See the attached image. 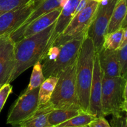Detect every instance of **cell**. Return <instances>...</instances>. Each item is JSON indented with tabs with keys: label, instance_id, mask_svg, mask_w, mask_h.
I'll return each instance as SVG.
<instances>
[{
	"label": "cell",
	"instance_id": "1",
	"mask_svg": "<svg viewBox=\"0 0 127 127\" xmlns=\"http://www.w3.org/2000/svg\"><path fill=\"white\" fill-rule=\"evenodd\" d=\"M55 22L42 32L25 37L15 43L14 66L9 83L15 80L30 67L41 62L51 47Z\"/></svg>",
	"mask_w": 127,
	"mask_h": 127
},
{
	"label": "cell",
	"instance_id": "2",
	"mask_svg": "<svg viewBox=\"0 0 127 127\" xmlns=\"http://www.w3.org/2000/svg\"><path fill=\"white\" fill-rule=\"evenodd\" d=\"M86 33H82L60 45L50 47L40 62L45 79L57 76L62 71L76 62Z\"/></svg>",
	"mask_w": 127,
	"mask_h": 127
},
{
	"label": "cell",
	"instance_id": "3",
	"mask_svg": "<svg viewBox=\"0 0 127 127\" xmlns=\"http://www.w3.org/2000/svg\"><path fill=\"white\" fill-rule=\"evenodd\" d=\"M96 52L93 40L84 37L76 60V80L78 100L82 110L88 112Z\"/></svg>",
	"mask_w": 127,
	"mask_h": 127
},
{
	"label": "cell",
	"instance_id": "4",
	"mask_svg": "<svg viewBox=\"0 0 127 127\" xmlns=\"http://www.w3.org/2000/svg\"><path fill=\"white\" fill-rule=\"evenodd\" d=\"M76 67V62L62 71L57 76L58 81L49 101L54 109L82 110L78 100Z\"/></svg>",
	"mask_w": 127,
	"mask_h": 127
},
{
	"label": "cell",
	"instance_id": "5",
	"mask_svg": "<svg viewBox=\"0 0 127 127\" xmlns=\"http://www.w3.org/2000/svg\"><path fill=\"white\" fill-rule=\"evenodd\" d=\"M126 79L122 77L104 78L102 87L101 107L103 117L122 114L124 93Z\"/></svg>",
	"mask_w": 127,
	"mask_h": 127
},
{
	"label": "cell",
	"instance_id": "6",
	"mask_svg": "<svg viewBox=\"0 0 127 127\" xmlns=\"http://www.w3.org/2000/svg\"><path fill=\"white\" fill-rule=\"evenodd\" d=\"M117 0H107L105 4L100 2L95 16L87 31V35L94 43L96 53L103 47L104 37Z\"/></svg>",
	"mask_w": 127,
	"mask_h": 127
},
{
	"label": "cell",
	"instance_id": "7",
	"mask_svg": "<svg viewBox=\"0 0 127 127\" xmlns=\"http://www.w3.org/2000/svg\"><path fill=\"white\" fill-rule=\"evenodd\" d=\"M99 3L91 0L84 9L73 17L63 33L57 37L51 47L60 45L82 33L87 32L95 16Z\"/></svg>",
	"mask_w": 127,
	"mask_h": 127
},
{
	"label": "cell",
	"instance_id": "8",
	"mask_svg": "<svg viewBox=\"0 0 127 127\" xmlns=\"http://www.w3.org/2000/svg\"><path fill=\"white\" fill-rule=\"evenodd\" d=\"M39 88L24 92L16 100L8 114L7 124L19 125L33 115L39 107Z\"/></svg>",
	"mask_w": 127,
	"mask_h": 127
},
{
	"label": "cell",
	"instance_id": "9",
	"mask_svg": "<svg viewBox=\"0 0 127 127\" xmlns=\"http://www.w3.org/2000/svg\"><path fill=\"white\" fill-rule=\"evenodd\" d=\"M34 9V4H27L0 16V36L10 35L19 28Z\"/></svg>",
	"mask_w": 127,
	"mask_h": 127
},
{
	"label": "cell",
	"instance_id": "10",
	"mask_svg": "<svg viewBox=\"0 0 127 127\" xmlns=\"http://www.w3.org/2000/svg\"><path fill=\"white\" fill-rule=\"evenodd\" d=\"M14 47L10 35L0 36V87L9 83L14 66Z\"/></svg>",
	"mask_w": 127,
	"mask_h": 127
},
{
	"label": "cell",
	"instance_id": "11",
	"mask_svg": "<svg viewBox=\"0 0 127 127\" xmlns=\"http://www.w3.org/2000/svg\"><path fill=\"white\" fill-rule=\"evenodd\" d=\"M102 79V73L100 69L97 53H96L94 59V71L93 81L91 86L89 107L88 110V113L95 117H103L101 107Z\"/></svg>",
	"mask_w": 127,
	"mask_h": 127
},
{
	"label": "cell",
	"instance_id": "12",
	"mask_svg": "<svg viewBox=\"0 0 127 127\" xmlns=\"http://www.w3.org/2000/svg\"><path fill=\"white\" fill-rule=\"evenodd\" d=\"M68 1V0H44L42 1L35 7L29 17L22 24V26L10 34L11 39L14 43L18 42L24 30L33 20L55 9H62Z\"/></svg>",
	"mask_w": 127,
	"mask_h": 127
},
{
	"label": "cell",
	"instance_id": "13",
	"mask_svg": "<svg viewBox=\"0 0 127 127\" xmlns=\"http://www.w3.org/2000/svg\"><path fill=\"white\" fill-rule=\"evenodd\" d=\"M97 53L104 78L120 76L118 50H112L102 47V48Z\"/></svg>",
	"mask_w": 127,
	"mask_h": 127
},
{
	"label": "cell",
	"instance_id": "14",
	"mask_svg": "<svg viewBox=\"0 0 127 127\" xmlns=\"http://www.w3.org/2000/svg\"><path fill=\"white\" fill-rule=\"evenodd\" d=\"M61 11L62 9H55L33 20L24 30L20 40L39 33L43 30L46 29L47 27H50L51 25L57 21V19L60 14Z\"/></svg>",
	"mask_w": 127,
	"mask_h": 127
},
{
	"label": "cell",
	"instance_id": "15",
	"mask_svg": "<svg viewBox=\"0 0 127 127\" xmlns=\"http://www.w3.org/2000/svg\"><path fill=\"white\" fill-rule=\"evenodd\" d=\"M79 1L80 0H68L63 7L60 14L55 22L54 31L51 39V46L57 37L63 33L66 27L73 18Z\"/></svg>",
	"mask_w": 127,
	"mask_h": 127
},
{
	"label": "cell",
	"instance_id": "16",
	"mask_svg": "<svg viewBox=\"0 0 127 127\" xmlns=\"http://www.w3.org/2000/svg\"><path fill=\"white\" fill-rule=\"evenodd\" d=\"M54 109L48 102L43 105H39L37 111L29 118L19 124L20 127H52L48 121V116Z\"/></svg>",
	"mask_w": 127,
	"mask_h": 127
},
{
	"label": "cell",
	"instance_id": "17",
	"mask_svg": "<svg viewBox=\"0 0 127 127\" xmlns=\"http://www.w3.org/2000/svg\"><path fill=\"white\" fill-rule=\"evenodd\" d=\"M85 112L81 109H54L50 112L48 116V121L52 127H56L71 118Z\"/></svg>",
	"mask_w": 127,
	"mask_h": 127
},
{
	"label": "cell",
	"instance_id": "18",
	"mask_svg": "<svg viewBox=\"0 0 127 127\" xmlns=\"http://www.w3.org/2000/svg\"><path fill=\"white\" fill-rule=\"evenodd\" d=\"M127 12V6L125 0H117L114 7L107 33H110L121 28Z\"/></svg>",
	"mask_w": 127,
	"mask_h": 127
},
{
	"label": "cell",
	"instance_id": "19",
	"mask_svg": "<svg viewBox=\"0 0 127 127\" xmlns=\"http://www.w3.org/2000/svg\"><path fill=\"white\" fill-rule=\"evenodd\" d=\"M58 79V76H50L46 78L41 84L38 92L39 105L47 104L50 100Z\"/></svg>",
	"mask_w": 127,
	"mask_h": 127
},
{
	"label": "cell",
	"instance_id": "20",
	"mask_svg": "<svg viewBox=\"0 0 127 127\" xmlns=\"http://www.w3.org/2000/svg\"><path fill=\"white\" fill-rule=\"evenodd\" d=\"M124 32V28L121 27L114 32L107 33L104 37L103 48L112 50H119L122 41Z\"/></svg>",
	"mask_w": 127,
	"mask_h": 127
},
{
	"label": "cell",
	"instance_id": "21",
	"mask_svg": "<svg viewBox=\"0 0 127 127\" xmlns=\"http://www.w3.org/2000/svg\"><path fill=\"white\" fill-rule=\"evenodd\" d=\"M95 117L88 112H82L69 120L54 127H88L95 119Z\"/></svg>",
	"mask_w": 127,
	"mask_h": 127
},
{
	"label": "cell",
	"instance_id": "22",
	"mask_svg": "<svg viewBox=\"0 0 127 127\" xmlns=\"http://www.w3.org/2000/svg\"><path fill=\"white\" fill-rule=\"evenodd\" d=\"M45 79V78L43 75V71H42V64L40 62H38L33 66V69H32L29 84L26 91H29L37 88H40Z\"/></svg>",
	"mask_w": 127,
	"mask_h": 127
},
{
	"label": "cell",
	"instance_id": "23",
	"mask_svg": "<svg viewBox=\"0 0 127 127\" xmlns=\"http://www.w3.org/2000/svg\"><path fill=\"white\" fill-rule=\"evenodd\" d=\"M32 0H0V16L17 9L29 3Z\"/></svg>",
	"mask_w": 127,
	"mask_h": 127
},
{
	"label": "cell",
	"instance_id": "24",
	"mask_svg": "<svg viewBox=\"0 0 127 127\" xmlns=\"http://www.w3.org/2000/svg\"><path fill=\"white\" fill-rule=\"evenodd\" d=\"M119 63L120 68V76L127 78V44L118 50Z\"/></svg>",
	"mask_w": 127,
	"mask_h": 127
},
{
	"label": "cell",
	"instance_id": "25",
	"mask_svg": "<svg viewBox=\"0 0 127 127\" xmlns=\"http://www.w3.org/2000/svg\"><path fill=\"white\" fill-rule=\"evenodd\" d=\"M12 93V86L10 83H6L0 88V112L2 110L7 98Z\"/></svg>",
	"mask_w": 127,
	"mask_h": 127
},
{
	"label": "cell",
	"instance_id": "26",
	"mask_svg": "<svg viewBox=\"0 0 127 127\" xmlns=\"http://www.w3.org/2000/svg\"><path fill=\"white\" fill-rule=\"evenodd\" d=\"M122 114L112 115L110 124L114 125L116 127H127V114L125 113V115H123Z\"/></svg>",
	"mask_w": 127,
	"mask_h": 127
},
{
	"label": "cell",
	"instance_id": "27",
	"mask_svg": "<svg viewBox=\"0 0 127 127\" xmlns=\"http://www.w3.org/2000/svg\"><path fill=\"white\" fill-rule=\"evenodd\" d=\"M88 127H111L107 120L104 117H95Z\"/></svg>",
	"mask_w": 127,
	"mask_h": 127
},
{
	"label": "cell",
	"instance_id": "28",
	"mask_svg": "<svg viewBox=\"0 0 127 127\" xmlns=\"http://www.w3.org/2000/svg\"><path fill=\"white\" fill-rule=\"evenodd\" d=\"M91 0H80L79 4H78V6H77V8L75 11V13H74V16L76 14L78 13V12H81L83 9H84L87 6V5L89 4V2H90Z\"/></svg>",
	"mask_w": 127,
	"mask_h": 127
},
{
	"label": "cell",
	"instance_id": "29",
	"mask_svg": "<svg viewBox=\"0 0 127 127\" xmlns=\"http://www.w3.org/2000/svg\"><path fill=\"white\" fill-rule=\"evenodd\" d=\"M127 44V26L125 28H124V35H123V38L122 41L121 45H120V47L119 48V49L121 48H122L123 47Z\"/></svg>",
	"mask_w": 127,
	"mask_h": 127
},
{
	"label": "cell",
	"instance_id": "30",
	"mask_svg": "<svg viewBox=\"0 0 127 127\" xmlns=\"http://www.w3.org/2000/svg\"><path fill=\"white\" fill-rule=\"evenodd\" d=\"M122 111L124 112H125L127 114V97L124 99L122 104Z\"/></svg>",
	"mask_w": 127,
	"mask_h": 127
},
{
	"label": "cell",
	"instance_id": "31",
	"mask_svg": "<svg viewBox=\"0 0 127 127\" xmlns=\"http://www.w3.org/2000/svg\"><path fill=\"white\" fill-rule=\"evenodd\" d=\"M44 0H32L31 1V2H32V3L34 4V8L37 6L38 4H39L40 2H42V1H43Z\"/></svg>",
	"mask_w": 127,
	"mask_h": 127
},
{
	"label": "cell",
	"instance_id": "32",
	"mask_svg": "<svg viewBox=\"0 0 127 127\" xmlns=\"http://www.w3.org/2000/svg\"><path fill=\"white\" fill-rule=\"evenodd\" d=\"M124 99L127 97V78L126 79V82L125 84V88H124Z\"/></svg>",
	"mask_w": 127,
	"mask_h": 127
},
{
	"label": "cell",
	"instance_id": "33",
	"mask_svg": "<svg viewBox=\"0 0 127 127\" xmlns=\"http://www.w3.org/2000/svg\"><path fill=\"white\" fill-rule=\"evenodd\" d=\"M127 26V14L126 16H125V19H124V21L123 22L122 24V28H125Z\"/></svg>",
	"mask_w": 127,
	"mask_h": 127
},
{
	"label": "cell",
	"instance_id": "34",
	"mask_svg": "<svg viewBox=\"0 0 127 127\" xmlns=\"http://www.w3.org/2000/svg\"><path fill=\"white\" fill-rule=\"evenodd\" d=\"M93 1H95V2H102V0H93Z\"/></svg>",
	"mask_w": 127,
	"mask_h": 127
},
{
	"label": "cell",
	"instance_id": "35",
	"mask_svg": "<svg viewBox=\"0 0 127 127\" xmlns=\"http://www.w3.org/2000/svg\"><path fill=\"white\" fill-rule=\"evenodd\" d=\"M12 127H20L19 125H12Z\"/></svg>",
	"mask_w": 127,
	"mask_h": 127
},
{
	"label": "cell",
	"instance_id": "36",
	"mask_svg": "<svg viewBox=\"0 0 127 127\" xmlns=\"http://www.w3.org/2000/svg\"><path fill=\"white\" fill-rule=\"evenodd\" d=\"M110 126H111V127H116L115 126V125H113V124H110Z\"/></svg>",
	"mask_w": 127,
	"mask_h": 127
},
{
	"label": "cell",
	"instance_id": "37",
	"mask_svg": "<svg viewBox=\"0 0 127 127\" xmlns=\"http://www.w3.org/2000/svg\"><path fill=\"white\" fill-rule=\"evenodd\" d=\"M125 2H126V5L127 6V0H125Z\"/></svg>",
	"mask_w": 127,
	"mask_h": 127
},
{
	"label": "cell",
	"instance_id": "38",
	"mask_svg": "<svg viewBox=\"0 0 127 127\" xmlns=\"http://www.w3.org/2000/svg\"><path fill=\"white\" fill-rule=\"evenodd\" d=\"M103 1H107V0H102V2Z\"/></svg>",
	"mask_w": 127,
	"mask_h": 127
},
{
	"label": "cell",
	"instance_id": "39",
	"mask_svg": "<svg viewBox=\"0 0 127 127\" xmlns=\"http://www.w3.org/2000/svg\"><path fill=\"white\" fill-rule=\"evenodd\" d=\"M0 88H1V87H0Z\"/></svg>",
	"mask_w": 127,
	"mask_h": 127
}]
</instances>
